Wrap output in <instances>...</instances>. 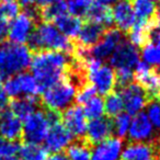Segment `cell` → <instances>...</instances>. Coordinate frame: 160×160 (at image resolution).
Segmentation results:
<instances>
[{
	"label": "cell",
	"instance_id": "cell-1",
	"mask_svg": "<svg viewBox=\"0 0 160 160\" xmlns=\"http://www.w3.org/2000/svg\"><path fill=\"white\" fill-rule=\"evenodd\" d=\"M71 62L72 55L64 52L34 53L30 67L41 92L62 79Z\"/></svg>",
	"mask_w": 160,
	"mask_h": 160
},
{
	"label": "cell",
	"instance_id": "cell-2",
	"mask_svg": "<svg viewBox=\"0 0 160 160\" xmlns=\"http://www.w3.org/2000/svg\"><path fill=\"white\" fill-rule=\"evenodd\" d=\"M28 47L32 53L64 52L72 54L75 51L73 40H70L60 33L53 23H38L28 41Z\"/></svg>",
	"mask_w": 160,
	"mask_h": 160
},
{
	"label": "cell",
	"instance_id": "cell-3",
	"mask_svg": "<svg viewBox=\"0 0 160 160\" xmlns=\"http://www.w3.org/2000/svg\"><path fill=\"white\" fill-rule=\"evenodd\" d=\"M32 52L27 45L3 43L0 45V80L24 72L30 67Z\"/></svg>",
	"mask_w": 160,
	"mask_h": 160
},
{
	"label": "cell",
	"instance_id": "cell-4",
	"mask_svg": "<svg viewBox=\"0 0 160 160\" xmlns=\"http://www.w3.org/2000/svg\"><path fill=\"white\" fill-rule=\"evenodd\" d=\"M76 89L68 80L62 77L53 86L42 92L41 104L46 109L62 114L76 103Z\"/></svg>",
	"mask_w": 160,
	"mask_h": 160
},
{
	"label": "cell",
	"instance_id": "cell-5",
	"mask_svg": "<svg viewBox=\"0 0 160 160\" xmlns=\"http://www.w3.org/2000/svg\"><path fill=\"white\" fill-rule=\"evenodd\" d=\"M38 23H41L40 8L38 6L25 8L10 21L7 38L10 43L25 45Z\"/></svg>",
	"mask_w": 160,
	"mask_h": 160
},
{
	"label": "cell",
	"instance_id": "cell-6",
	"mask_svg": "<svg viewBox=\"0 0 160 160\" xmlns=\"http://www.w3.org/2000/svg\"><path fill=\"white\" fill-rule=\"evenodd\" d=\"M87 67L89 81L97 93L100 96L111 93L115 88V70L113 67L92 58H88Z\"/></svg>",
	"mask_w": 160,
	"mask_h": 160
},
{
	"label": "cell",
	"instance_id": "cell-7",
	"mask_svg": "<svg viewBox=\"0 0 160 160\" xmlns=\"http://www.w3.org/2000/svg\"><path fill=\"white\" fill-rule=\"evenodd\" d=\"M3 89L8 97L17 98H36L41 90L32 73L21 72L5 80Z\"/></svg>",
	"mask_w": 160,
	"mask_h": 160
},
{
	"label": "cell",
	"instance_id": "cell-8",
	"mask_svg": "<svg viewBox=\"0 0 160 160\" xmlns=\"http://www.w3.org/2000/svg\"><path fill=\"white\" fill-rule=\"evenodd\" d=\"M48 131V121L45 115L44 109L41 104L40 109H38L34 113H32L23 121L22 137L24 138L25 142L40 145L45 140Z\"/></svg>",
	"mask_w": 160,
	"mask_h": 160
},
{
	"label": "cell",
	"instance_id": "cell-9",
	"mask_svg": "<svg viewBox=\"0 0 160 160\" xmlns=\"http://www.w3.org/2000/svg\"><path fill=\"white\" fill-rule=\"evenodd\" d=\"M126 38L125 34H123L120 30L115 27L109 28L105 30L104 34L101 38V40L88 52V58L97 59L103 62L111 57L113 52L118 47V45Z\"/></svg>",
	"mask_w": 160,
	"mask_h": 160
},
{
	"label": "cell",
	"instance_id": "cell-10",
	"mask_svg": "<svg viewBox=\"0 0 160 160\" xmlns=\"http://www.w3.org/2000/svg\"><path fill=\"white\" fill-rule=\"evenodd\" d=\"M115 91L120 93L123 100V104H124V110L126 111L125 113H127L129 116L140 113L149 101L147 92L144 90V88L140 87L135 81H133L122 89L115 90Z\"/></svg>",
	"mask_w": 160,
	"mask_h": 160
},
{
	"label": "cell",
	"instance_id": "cell-11",
	"mask_svg": "<svg viewBox=\"0 0 160 160\" xmlns=\"http://www.w3.org/2000/svg\"><path fill=\"white\" fill-rule=\"evenodd\" d=\"M139 51L126 38L118 45L110 57L109 62L114 69H131L134 70L139 62Z\"/></svg>",
	"mask_w": 160,
	"mask_h": 160
},
{
	"label": "cell",
	"instance_id": "cell-12",
	"mask_svg": "<svg viewBox=\"0 0 160 160\" xmlns=\"http://www.w3.org/2000/svg\"><path fill=\"white\" fill-rule=\"evenodd\" d=\"M113 118L109 116H101L96 120H91L87 124L85 138L92 147L104 140L114 137Z\"/></svg>",
	"mask_w": 160,
	"mask_h": 160
},
{
	"label": "cell",
	"instance_id": "cell-13",
	"mask_svg": "<svg viewBox=\"0 0 160 160\" xmlns=\"http://www.w3.org/2000/svg\"><path fill=\"white\" fill-rule=\"evenodd\" d=\"M62 123L73 138L83 137L87 129V118L81 105L72 104L62 113Z\"/></svg>",
	"mask_w": 160,
	"mask_h": 160
},
{
	"label": "cell",
	"instance_id": "cell-14",
	"mask_svg": "<svg viewBox=\"0 0 160 160\" xmlns=\"http://www.w3.org/2000/svg\"><path fill=\"white\" fill-rule=\"evenodd\" d=\"M156 137L153 127L146 113H137L131 121L127 140L133 142H149Z\"/></svg>",
	"mask_w": 160,
	"mask_h": 160
},
{
	"label": "cell",
	"instance_id": "cell-15",
	"mask_svg": "<svg viewBox=\"0 0 160 160\" xmlns=\"http://www.w3.org/2000/svg\"><path fill=\"white\" fill-rule=\"evenodd\" d=\"M107 28L98 23L90 22V21H83L80 28V31L78 33L77 38H75V43L79 48L82 51L89 52L104 34Z\"/></svg>",
	"mask_w": 160,
	"mask_h": 160
},
{
	"label": "cell",
	"instance_id": "cell-16",
	"mask_svg": "<svg viewBox=\"0 0 160 160\" xmlns=\"http://www.w3.org/2000/svg\"><path fill=\"white\" fill-rule=\"evenodd\" d=\"M73 140L70 133L62 125V123H57L49 127V131L45 138V147L47 152H59L64 151L66 147Z\"/></svg>",
	"mask_w": 160,
	"mask_h": 160
},
{
	"label": "cell",
	"instance_id": "cell-17",
	"mask_svg": "<svg viewBox=\"0 0 160 160\" xmlns=\"http://www.w3.org/2000/svg\"><path fill=\"white\" fill-rule=\"evenodd\" d=\"M112 16H113L114 27L126 36V34L136 22L131 0H122L115 3V6L112 8Z\"/></svg>",
	"mask_w": 160,
	"mask_h": 160
},
{
	"label": "cell",
	"instance_id": "cell-18",
	"mask_svg": "<svg viewBox=\"0 0 160 160\" xmlns=\"http://www.w3.org/2000/svg\"><path fill=\"white\" fill-rule=\"evenodd\" d=\"M22 121L11 111H6L0 116V136L6 139L17 142L22 138Z\"/></svg>",
	"mask_w": 160,
	"mask_h": 160
},
{
	"label": "cell",
	"instance_id": "cell-19",
	"mask_svg": "<svg viewBox=\"0 0 160 160\" xmlns=\"http://www.w3.org/2000/svg\"><path fill=\"white\" fill-rule=\"evenodd\" d=\"M123 140L118 137H111L92 147L91 160H118Z\"/></svg>",
	"mask_w": 160,
	"mask_h": 160
},
{
	"label": "cell",
	"instance_id": "cell-20",
	"mask_svg": "<svg viewBox=\"0 0 160 160\" xmlns=\"http://www.w3.org/2000/svg\"><path fill=\"white\" fill-rule=\"evenodd\" d=\"M121 160H158L152 144L127 142Z\"/></svg>",
	"mask_w": 160,
	"mask_h": 160
},
{
	"label": "cell",
	"instance_id": "cell-21",
	"mask_svg": "<svg viewBox=\"0 0 160 160\" xmlns=\"http://www.w3.org/2000/svg\"><path fill=\"white\" fill-rule=\"evenodd\" d=\"M144 62L153 68H160V28H152L149 42L142 48Z\"/></svg>",
	"mask_w": 160,
	"mask_h": 160
},
{
	"label": "cell",
	"instance_id": "cell-22",
	"mask_svg": "<svg viewBox=\"0 0 160 160\" xmlns=\"http://www.w3.org/2000/svg\"><path fill=\"white\" fill-rule=\"evenodd\" d=\"M82 20L98 23V24L103 25L107 29L114 27L112 8H110L109 6L98 3L96 1H93L91 6L87 9L85 16L82 17Z\"/></svg>",
	"mask_w": 160,
	"mask_h": 160
},
{
	"label": "cell",
	"instance_id": "cell-23",
	"mask_svg": "<svg viewBox=\"0 0 160 160\" xmlns=\"http://www.w3.org/2000/svg\"><path fill=\"white\" fill-rule=\"evenodd\" d=\"M53 24L65 36H67L70 40H75L79 33L81 24H82V19L67 12V13H64L56 18Z\"/></svg>",
	"mask_w": 160,
	"mask_h": 160
},
{
	"label": "cell",
	"instance_id": "cell-24",
	"mask_svg": "<svg viewBox=\"0 0 160 160\" xmlns=\"http://www.w3.org/2000/svg\"><path fill=\"white\" fill-rule=\"evenodd\" d=\"M41 108V99L36 98H17L10 102V111L24 121L28 116Z\"/></svg>",
	"mask_w": 160,
	"mask_h": 160
},
{
	"label": "cell",
	"instance_id": "cell-25",
	"mask_svg": "<svg viewBox=\"0 0 160 160\" xmlns=\"http://www.w3.org/2000/svg\"><path fill=\"white\" fill-rule=\"evenodd\" d=\"M64 151L68 160H91L92 146L83 136L80 138H73Z\"/></svg>",
	"mask_w": 160,
	"mask_h": 160
},
{
	"label": "cell",
	"instance_id": "cell-26",
	"mask_svg": "<svg viewBox=\"0 0 160 160\" xmlns=\"http://www.w3.org/2000/svg\"><path fill=\"white\" fill-rule=\"evenodd\" d=\"M20 160H46L48 152L44 147L32 142H24L19 148Z\"/></svg>",
	"mask_w": 160,
	"mask_h": 160
},
{
	"label": "cell",
	"instance_id": "cell-27",
	"mask_svg": "<svg viewBox=\"0 0 160 160\" xmlns=\"http://www.w3.org/2000/svg\"><path fill=\"white\" fill-rule=\"evenodd\" d=\"M40 8V19L41 22L45 23H53L56 18L64 13H67V5L65 1H59V2L52 3V5L45 6V7Z\"/></svg>",
	"mask_w": 160,
	"mask_h": 160
},
{
	"label": "cell",
	"instance_id": "cell-28",
	"mask_svg": "<svg viewBox=\"0 0 160 160\" xmlns=\"http://www.w3.org/2000/svg\"><path fill=\"white\" fill-rule=\"evenodd\" d=\"M103 101H104V112L107 113V116L114 118L118 114L123 113L124 104H123V100L118 91L113 90L111 93L107 94Z\"/></svg>",
	"mask_w": 160,
	"mask_h": 160
},
{
	"label": "cell",
	"instance_id": "cell-29",
	"mask_svg": "<svg viewBox=\"0 0 160 160\" xmlns=\"http://www.w3.org/2000/svg\"><path fill=\"white\" fill-rule=\"evenodd\" d=\"M83 105H85V108H82L83 113L87 120H96L101 118L104 113V101L101 97H93Z\"/></svg>",
	"mask_w": 160,
	"mask_h": 160
},
{
	"label": "cell",
	"instance_id": "cell-30",
	"mask_svg": "<svg viewBox=\"0 0 160 160\" xmlns=\"http://www.w3.org/2000/svg\"><path fill=\"white\" fill-rule=\"evenodd\" d=\"M148 118L155 129L156 137H160V99L153 98L146 104Z\"/></svg>",
	"mask_w": 160,
	"mask_h": 160
},
{
	"label": "cell",
	"instance_id": "cell-31",
	"mask_svg": "<svg viewBox=\"0 0 160 160\" xmlns=\"http://www.w3.org/2000/svg\"><path fill=\"white\" fill-rule=\"evenodd\" d=\"M131 116L127 113H121L118 116H115L113 120V126H114V135L120 139H124L127 136L129 125H131Z\"/></svg>",
	"mask_w": 160,
	"mask_h": 160
},
{
	"label": "cell",
	"instance_id": "cell-32",
	"mask_svg": "<svg viewBox=\"0 0 160 160\" xmlns=\"http://www.w3.org/2000/svg\"><path fill=\"white\" fill-rule=\"evenodd\" d=\"M20 145L17 142L6 139L0 136V158H11L19 152Z\"/></svg>",
	"mask_w": 160,
	"mask_h": 160
},
{
	"label": "cell",
	"instance_id": "cell-33",
	"mask_svg": "<svg viewBox=\"0 0 160 160\" xmlns=\"http://www.w3.org/2000/svg\"><path fill=\"white\" fill-rule=\"evenodd\" d=\"M0 12L5 18L11 21L20 13V5L17 1H0Z\"/></svg>",
	"mask_w": 160,
	"mask_h": 160
},
{
	"label": "cell",
	"instance_id": "cell-34",
	"mask_svg": "<svg viewBox=\"0 0 160 160\" xmlns=\"http://www.w3.org/2000/svg\"><path fill=\"white\" fill-rule=\"evenodd\" d=\"M96 96H97L96 89L90 83V85L86 86V87L81 88V89L77 91V93H76V103L79 105L85 104V103H87L88 101L91 100Z\"/></svg>",
	"mask_w": 160,
	"mask_h": 160
},
{
	"label": "cell",
	"instance_id": "cell-35",
	"mask_svg": "<svg viewBox=\"0 0 160 160\" xmlns=\"http://www.w3.org/2000/svg\"><path fill=\"white\" fill-rule=\"evenodd\" d=\"M10 21L1 14L0 12V42L3 41L8 35V29H9Z\"/></svg>",
	"mask_w": 160,
	"mask_h": 160
},
{
	"label": "cell",
	"instance_id": "cell-36",
	"mask_svg": "<svg viewBox=\"0 0 160 160\" xmlns=\"http://www.w3.org/2000/svg\"><path fill=\"white\" fill-rule=\"evenodd\" d=\"M8 98H9V97H8L7 93H6L2 83L0 82V109L1 110L8 104Z\"/></svg>",
	"mask_w": 160,
	"mask_h": 160
},
{
	"label": "cell",
	"instance_id": "cell-37",
	"mask_svg": "<svg viewBox=\"0 0 160 160\" xmlns=\"http://www.w3.org/2000/svg\"><path fill=\"white\" fill-rule=\"evenodd\" d=\"M46 160H68L67 155L65 153V151H59V152L52 153Z\"/></svg>",
	"mask_w": 160,
	"mask_h": 160
},
{
	"label": "cell",
	"instance_id": "cell-38",
	"mask_svg": "<svg viewBox=\"0 0 160 160\" xmlns=\"http://www.w3.org/2000/svg\"><path fill=\"white\" fill-rule=\"evenodd\" d=\"M36 2H38V0H18L19 5L24 8L33 7L34 5H36Z\"/></svg>",
	"mask_w": 160,
	"mask_h": 160
},
{
	"label": "cell",
	"instance_id": "cell-39",
	"mask_svg": "<svg viewBox=\"0 0 160 160\" xmlns=\"http://www.w3.org/2000/svg\"><path fill=\"white\" fill-rule=\"evenodd\" d=\"M59 1H62V0H38L36 6L38 7H45V6L52 5V3L59 2Z\"/></svg>",
	"mask_w": 160,
	"mask_h": 160
},
{
	"label": "cell",
	"instance_id": "cell-40",
	"mask_svg": "<svg viewBox=\"0 0 160 160\" xmlns=\"http://www.w3.org/2000/svg\"><path fill=\"white\" fill-rule=\"evenodd\" d=\"M120 1H122V0H96V2L101 3V5H104V6L114 5V3H118Z\"/></svg>",
	"mask_w": 160,
	"mask_h": 160
},
{
	"label": "cell",
	"instance_id": "cell-41",
	"mask_svg": "<svg viewBox=\"0 0 160 160\" xmlns=\"http://www.w3.org/2000/svg\"><path fill=\"white\" fill-rule=\"evenodd\" d=\"M155 18H156V22H157V25L160 28V2H159V5L157 6V9H156Z\"/></svg>",
	"mask_w": 160,
	"mask_h": 160
},
{
	"label": "cell",
	"instance_id": "cell-42",
	"mask_svg": "<svg viewBox=\"0 0 160 160\" xmlns=\"http://www.w3.org/2000/svg\"><path fill=\"white\" fill-rule=\"evenodd\" d=\"M0 160H18V159H16L14 157H11V158H0Z\"/></svg>",
	"mask_w": 160,
	"mask_h": 160
},
{
	"label": "cell",
	"instance_id": "cell-43",
	"mask_svg": "<svg viewBox=\"0 0 160 160\" xmlns=\"http://www.w3.org/2000/svg\"><path fill=\"white\" fill-rule=\"evenodd\" d=\"M0 1H11V0H0Z\"/></svg>",
	"mask_w": 160,
	"mask_h": 160
},
{
	"label": "cell",
	"instance_id": "cell-44",
	"mask_svg": "<svg viewBox=\"0 0 160 160\" xmlns=\"http://www.w3.org/2000/svg\"><path fill=\"white\" fill-rule=\"evenodd\" d=\"M152 1H156V2L158 1V2H160V0H152Z\"/></svg>",
	"mask_w": 160,
	"mask_h": 160
},
{
	"label": "cell",
	"instance_id": "cell-45",
	"mask_svg": "<svg viewBox=\"0 0 160 160\" xmlns=\"http://www.w3.org/2000/svg\"><path fill=\"white\" fill-rule=\"evenodd\" d=\"M1 113H2V112H1V109H0V116H1Z\"/></svg>",
	"mask_w": 160,
	"mask_h": 160
}]
</instances>
